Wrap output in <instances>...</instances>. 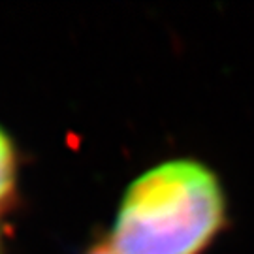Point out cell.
Returning <instances> with one entry per match:
<instances>
[{
	"instance_id": "obj_1",
	"label": "cell",
	"mask_w": 254,
	"mask_h": 254,
	"mask_svg": "<svg viewBox=\"0 0 254 254\" xmlns=\"http://www.w3.org/2000/svg\"><path fill=\"white\" fill-rule=\"evenodd\" d=\"M226 217L222 185L205 164L177 158L141 173L113 226L117 254H201Z\"/></svg>"
},
{
	"instance_id": "obj_2",
	"label": "cell",
	"mask_w": 254,
	"mask_h": 254,
	"mask_svg": "<svg viewBox=\"0 0 254 254\" xmlns=\"http://www.w3.org/2000/svg\"><path fill=\"white\" fill-rule=\"evenodd\" d=\"M17 183V153L8 132L0 127V207L8 203Z\"/></svg>"
},
{
	"instance_id": "obj_3",
	"label": "cell",
	"mask_w": 254,
	"mask_h": 254,
	"mask_svg": "<svg viewBox=\"0 0 254 254\" xmlns=\"http://www.w3.org/2000/svg\"><path fill=\"white\" fill-rule=\"evenodd\" d=\"M87 254H117L113 251L111 245H106V243H100V245H94Z\"/></svg>"
},
{
	"instance_id": "obj_4",
	"label": "cell",
	"mask_w": 254,
	"mask_h": 254,
	"mask_svg": "<svg viewBox=\"0 0 254 254\" xmlns=\"http://www.w3.org/2000/svg\"><path fill=\"white\" fill-rule=\"evenodd\" d=\"M0 254H2V247H0Z\"/></svg>"
}]
</instances>
